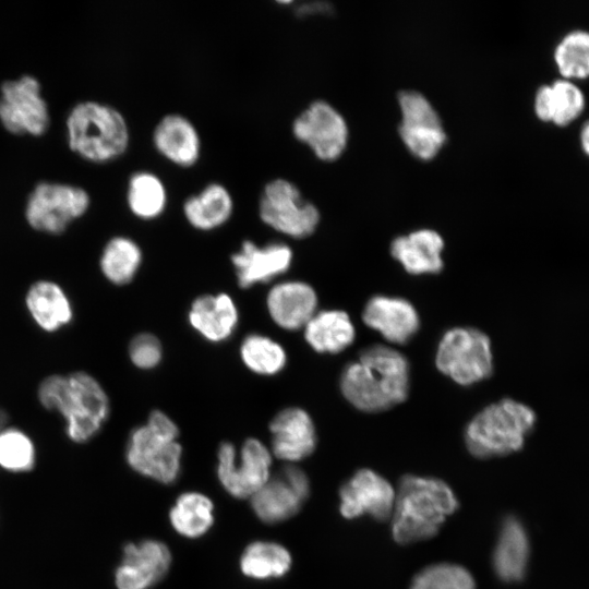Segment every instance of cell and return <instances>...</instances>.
<instances>
[{"mask_svg": "<svg viewBox=\"0 0 589 589\" xmlns=\"http://www.w3.org/2000/svg\"><path fill=\"white\" fill-rule=\"evenodd\" d=\"M409 383L407 358L390 347L373 345L344 368L339 386L354 408L378 412L405 401Z\"/></svg>", "mask_w": 589, "mask_h": 589, "instance_id": "1", "label": "cell"}, {"mask_svg": "<svg viewBox=\"0 0 589 589\" xmlns=\"http://www.w3.org/2000/svg\"><path fill=\"white\" fill-rule=\"evenodd\" d=\"M37 398L46 410L62 417L68 438L76 444L94 438L110 414L105 388L84 371L48 375L38 385Z\"/></svg>", "mask_w": 589, "mask_h": 589, "instance_id": "2", "label": "cell"}, {"mask_svg": "<svg viewBox=\"0 0 589 589\" xmlns=\"http://www.w3.org/2000/svg\"><path fill=\"white\" fill-rule=\"evenodd\" d=\"M457 508L458 501L444 481L407 474L395 493L393 538L400 544L430 539Z\"/></svg>", "mask_w": 589, "mask_h": 589, "instance_id": "3", "label": "cell"}, {"mask_svg": "<svg viewBox=\"0 0 589 589\" xmlns=\"http://www.w3.org/2000/svg\"><path fill=\"white\" fill-rule=\"evenodd\" d=\"M69 148L93 164L110 163L122 156L130 143V131L123 115L112 106L84 100L77 103L65 119Z\"/></svg>", "mask_w": 589, "mask_h": 589, "instance_id": "4", "label": "cell"}, {"mask_svg": "<svg viewBox=\"0 0 589 589\" xmlns=\"http://www.w3.org/2000/svg\"><path fill=\"white\" fill-rule=\"evenodd\" d=\"M537 416L529 406L510 398L495 401L479 411L465 429L469 453L481 459L505 456L524 446Z\"/></svg>", "mask_w": 589, "mask_h": 589, "instance_id": "5", "label": "cell"}, {"mask_svg": "<svg viewBox=\"0 0 589 589\" xmlns=\"http://www.w3.org/2000/svg\"><path fill=\"white\" fill-rule=\"evenodd\" d=\"M179 428L161 410H153L145 424L134 428L125 446V461L136 473L161 484L175 483L181 473Z\"/></svg>", "mask_w": 589, "mask_h": 589, "instance_id": "6", "label": "cell"}, {"mask_svg": "<svg viewBox=\"0 0 589 589\" xmlns=\"http://www.w3.org/2000/svg\"><path fill=\"white\" fill-rule=\"evenodd\" d=\"M435 364L459 385L470 386L483 381L493 372L490 338L473 327L450 328L438 342Z\"/></svg>", "mask_w": 589, "mask_h": 589, "instance_id": "7", "label": "cell"}, {"mask_svg": "<svg viewBox=\"0 0 589 589\" xmlns=\"http://www.w3.org/2000/svg\"><path fill=\"white\" fill-rule=\"evenodd\" d=\"M272 461L271 449L257 438H247L239 450L224 442L217 450L216 474L229 495L251 498L271 479Z\"/></svg>", "mask_w": 589, "mask_h": 589, "instance_id": "8", "label": "cell"}, {"mask_svg": "<svg viewBox=\"0 0 589 589\" xmlns=\"http://www.w3.org/2000/svg\"><path fill=\"white\" fill-rule=\"evenodd\" d=\"M89 205V194L83 188L44 181L28 195L25 218L39 232L60 235L84 216Z\"/></svg>", "mask_w": 589, "mask_h": 589, "instance_id": "9", "label": "cell"}, {"mask_svg": "<svg viewBox=\"0 0 589 589\" xmlns=\"http://www.w3.org/2000/svg\"><path fill=\"white\" fill-rule=\"evenodd\" d=\"M259 216L269 228L294 239L311 236L320 223L316 206L302 197L297 185L283 178L264 185L259 200Z\"/></svg>", "mask_w": 589, "mask_h": 589, "instance_id": "10", "label": "cell"}, {"mask_svg": "<svg viewBox=\"0 0 589 589\" xmlns=\"http://www.w3.org/2000/svg\"><path fill=\"white\" fill-rule=\"evenodd\" d=\"M0 122L15 135L41 136L47 131L49 109L35 76L25 74L2 83Z\"/></svg>", "mask_w": 589, "mask_h": 589, "instance_id": "11", "label": "cell"}, {"mask_svg": "<svg viewBox=\"0 0 589 589\" xmlns=\"http://www.w3.org/2000/svg\"><path fill=\"white\" fill-rule=\"evenodd\" d=\"M292 134L323 161L340 157L348 142L342 116L328 103L315 100L292 122Z\"/></svg>", "mask_w": 589, "mask_h": 589, "instance_id": "12", "label": "cell"}, {"mask_svg": "<svg viewBox=\"0 0 589 589\" xmlns=\"http://www.w3.org/2000/svg\"><path fill=\"white\" fill-rule=\"evenodd\" d=\"M401 111L400 137L410 153L422 160L434 158L446 141L442 121L430 101L414 91L398 96Z\"/></svg>", "mask_w": 589, "mask_h": 589, "instance_id": "13", "label": "cell"}, {"mask_svg": "<svg viewBox=\"0 0 589 589\" xmlns=\"http://www.w3.org/2000/svg\"><path fill=\"white\" fill-rule=\"evenodd\" d=\"M310 481L294 465L285 466L252 495L255 516L265 524H278L297 515L309 497Z\"/></svg>", "mask_w": 589, "mask_h": 589, "instance_id": "14", "label": "cell"}, {"mask_svg": "<svg viewBox=\"0 0 589 589\" xmlns=\"http://www.w3.org/2000/svg\"><path fill=\"white\" fill-rule=\"evenodd\" d=\"M171 562L169 548L159 540L129 542L115 570L116 588L151 589L167 575Z\"/></svg>", "mask_w": 589, "mask_h": 589, "instance_id": "15", "label": "cell"}, {"mask_svg": "<svg viewBox=\"0 0 589 589\" xmlns=\"http://www.w3.org/2000/svg\"><path fill=\"white\" fill-rule=\"evenodd\" d=\"M395 493L390 483L375 471L358 470L339 490L340 514L347 519L368 514L386 520L392 517Z\"/></svg>", "mask_w": 589, "mask_h": 589, "instance_id": "16", "label": "cell"}, {"mask_svg": "<svg viewBox=\"0 0 589 589\" xmlns=\"http://www.w3.org/2000/svg\"><path fill=\"white\" fill-rule=\"evenodd\" d=\"M292 250L283 242H269L259 247L251 240L242 242L231 255L237 281L248 289L257 284H266L286 273L292 263Z\"/></svg>", "mask_w": 589, "mask_h": 589, "instance_id": "17", "label": "cell"}, {"mask_svg": "<svg viewBox=\"0 0 589 589\" xmlns=\"http://www.w3.org/2000/svg\"><path fill=\"white\" fill-rule=\"evenodd\" d=\"M272 455L286 462L310 456L316 447V431L310 414L299 407L278 411L269 423Z\"/></svg>", "mask_w": 589, "mask_h": 589, "instance_id": "18", "label": "cell"}, {"mask_svg": "<svg viewBox=\"0 0 589 589\" xmlns=\"http://www.w3.org/2000/svg\"><path fill=\"white\" fill-rule=\"evenodd\" d=\"M362 320L386 340L398 345L408 342L420 327L419 314L408 300L383 294L369 299Z\"/></svg>", "mask_w": 589, "mask_h": 589, "instance_id": "19", "label": "cell"}, {"mask_svg": "<svg viewBox=\"0 0 589 589\" xmlns=\"http://www.w3.org/2000/svg\"><path fill=\"white\" fill-rule=\"evenodd\" d=\"M317 296L309 284L286 280L274 285L266 296L272 321L286 330L304 328L316 313Z\"/></svg>", "mask_w": 589, "mask_h": 589, "instance_id": "20", "label": "cell"}, {"mask_svg": "<svg viewBox=\"0 0 589 589\" xmlns=\"http://www.w3.org/2000/svg\"><path fill=\"white\" fill-rule=\"evenodd\" d=\"M153 144L160 156L171 164L188 168L201 156V137L195 125L184 116H164L153 130Z\"/></svg>", "mask_w": 589, "mask_h": 589, "instance_id": "21", "label": "cell"}, {"mask_svg": "<svg viewBox=\"0 0 589 589\" xmlns=\"http://www.w3.org/2000/svg\"><path fill=\"white\" fill-rule=\"evenodd\" d=\"M188 321L204 339L219 344L235 333L239 311L233 299L225 292L202 294L191 303Z\"/></svg>", "mask_w": 589, "mask_h": 589, "instance_id": "22", "label": "cell"}, {"mask_svg": "<svg viewBox=\"0 0 589 589\" xmlns=\"http://www.w3.org/2000/svg\"><path fill=\"white\" fill-rule=\"evenodd\" d=\"M586 96L576 82L556 79L536 92L533 110L545 123L564 128L575 122L585 111Z\"/></svg>", "mask_w": 589, "mask_h": 589, "instance_id": "23", "label": "cell"}, {"mask_svg": "<svg viewBox=\"0 0 589 589\" xmlns=\"http://www.w3.org/2000/svg\"><path fill=\"white\" fill-rule=\"evenodd\" d=\"M25 305L34 323L47 333L62 329L74 316L72 302L64 289L48 279L37 280L29 286Z\"/></svg>", "mask_w": 589, "mask_h": 589, "instance_id": "24", "label": "cell"}, {"mask_svg": "<svg viewBox=\"0 0 589 589\" xmlns=\"http://www.w3.org/2000/svg\"><path fill=\"white\" fill-rule=\"evenodd\" d=\"M444 241L434 230L420 229L395 238L390 254L411 275L437 274L443 269Z\"/></svg>", "mask_w": 589, "mask_h": 589, "instance_id": "25", "label": "cell"}, {"mask_svg": "<svg viewBox=\"0 0 589 589\" xmlns=\"http://www.w3.org/2000/svg\"><path fill=\"white\" fill-rule=\"evenodd\" d=\"M233 212V200L228 189L212 182L183 204L187 221L195 229L211 231L225 225Z\"/></svg>", "mask_w": 589, "mask_h": 589, "instance_id": "26", "label": "cell"}, {"mask_svg": "<svg viewBox=\"0 0 589 589\" xmlns=\"http://www.w3.org/2000/svg\"><path fill=\"white\" fill-rule=\"evenodd\" d=\"M529 560V539L521 522L508 517L503 522L493 554V567L504 581L520 580Z\"/></svg>", "mask_w": 589, "mask_h": 589, "instance_id": "27", "label": "cell"}, {"mask_svg": "<svg viewBox=\"0 0 589 589\" xmlns=\"http://www.w3.org/2000/svg\"><path fill=\"white\" fill-rule=\"evenodd\" d=\"M356 337L349 315L340 310L316 312L304 326V339L318 353H339Z\"/></svg>", "mask_w": 589, "mask_h": 589, "instance_id": "28", "label": "cell"}, {"mask_svg": "<svg viewBox=\"0 0 589 589\" xmlns=\"http://www.w3.org/2000/svg\"><path fill=\"white\" fill-rule=\"evenodd\" d=\"M172 529L187 539H199L214 525V503L201 492L180 494L169 510Z\"/></svg>", "mask_w": 589, "mask_h": 589, "instance_id": "29", "label": "cell"}, {"mask_svg": "<svg viewBox=\"0 0 589 589\" xmlns=\"http://www.w3.org/2000/svg\"><path fill=\"white\" fill-rule=\"evenodd\" d=\"M292 557L287 548L274 541H253L245 546L240 560L241 573L251 579L269 580L285 576Z\"/></svg>", "mask_w": 589, "mask_h": 589, "instance_id": "30", "label": "cell"}, {"mask_svg": "<svg viewBox=\"0 0 589 589\" xmlns=\"http://www.w3.org/2000/svg\"><path fill=\"white\" fill-rule=\"evenodd\" d=\"M142 261V250L133 239L116 236L105 244L99 259V268L108 281L123 286L134 279Z\"/></svg>", "mask_w": 589, "mask_h": 589, "instance_id": "31", "label": "cell"}, {"mask_svg": "<svg viewBox=\"0 0 589 589\" xmlns=\"http://www.w3.org/2000/svg\"><path fill=\"white\" fill-rule=\"evenodd\" d=\"M167 190L161 179L151 171L134 172L127 187V204L137 218H158L166 209Z\"/></svg>", "mask_w": 589, "mask_h": 589, "instance_id": "32", "label": "cell"}, {"mask_svg": "<svg viewBox=\"0 0 589 589\" xmlns=\"http://www.w3.org/2000/svg\"><path fill=\"white\" fill-rule=\"evenodd\" d=\"M553 60L560 77L573 82L589 79V31L564 34L554 47Z\"/></svg>", "mask_w": 589, "mask_h": 589, "instance_id": "33", "label": "cell"}, {"mask_svg": "<svg viewBox=\"0 0 589 589\" xmlns=\"http://www.w3.org/2000/svg\"><path fill=\"white\" fill-rule=\"evenodd\" d=\"M239 352L243 364L259 375H276L287 364L284 347L263 334L247 335L240 345Z\"/></svg>", "mask_w": 589, "mask_h": 589, "instance_id": "34", "label": "cell"}, {"mask_svg": "<svg viewBox=\"0 0 589 589\" xmlns=\"http://www.w3.org/2000/svg\"><path fill=\"white\" fill-rule=\"evenodd\" d=\"M36 464V447L33 440L21 429H0V468L14 473L28 472Z\"/></svg>", "mask_w": 589, "mask_h": 589, "instance_id": "35", "label": "cell"}, {"mask_svg": "<svg viewBox=\"0 0 589 589\" xmlns=\"http://www.w3.org/2000/svg\"><path fill=\"white\" fill-rule=\"evenodd\" d=\"M410 589H476V582L465 567L440 563L422 569L413 578Z\"/></svg>", "mask_w": 589, "mask_h": 589, "instance_id": "36", "label": "cell"}, {"mask_svg": "<svg viewBox=\"0 0 589 589\" xmlns=\"http://www.w3.org/2000/svg\"><path fill=\"white\" fill-rule=\"evenodd\" d=\"M128 352L133 365L141 370H152L163 360V346L159 339L149 333L134 336L130 341Z\"/></svg>", "mask_w": 589, "mask_h": 589, "instance_id": "37", "label": "cell"}, {"mask_svg": "<svg viewBox=\"0 0 589 589\" xmlns=\"http://www.w3.org/2000/svg\"><path fill=\"white\" fill-rule=\"evenodd\" d=\"M579 145L582 153L589 158V120H587L580 129Z\"/></svg>", "mask_w": 589, "mask_h": 589, "instance_id": "38", "label": "cell"}]
</instances>
